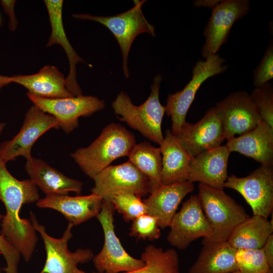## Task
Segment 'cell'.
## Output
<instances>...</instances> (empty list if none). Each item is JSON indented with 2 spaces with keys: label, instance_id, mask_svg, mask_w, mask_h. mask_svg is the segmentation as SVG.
<instances>
[{
  "label": "cell",
  "instance_id": "obj_1",
  "mask_svg": "<svg viewBox=\"0 0 273 273\" xmlns=\"http://www.w3.org/2000/svg\"><path fill=\"white\" fill-rule=\"evenodd\" d=\"M40 199L38 188L29 178L17 179L0 160V200L6 208L1 234L20 252L26 262L35 251L38 238L30 219L21 218L20 211L24 204Z\"/></svg>",
  "mask_w": 273,
  "mask_h": 273
},
{
  "label": "cell",
  "instance_id": "obj_2",
  "mask_svg": "<svg viewBox=\"0 0 273 273\" xmlns=\"http://www.w3.org/2000/svg\"><path fill=\"white\" fill-rule=\"evenodd\" d=\"M135 144L133 133L112 123L88 146L78 148L70 155L85 174L93 179L116 159L128 156Z\"/></svg>",
  "mask_w": 273,
  "mask_h": 273
},
{
  "label": "cell",
  "instance_id": "obj_3",
  "mask_svg": "<svg viewBox=\"0 0 273 273\" xmlns=\"http://www.w3.org/2000/svg\"><path fill=\"white\" fill-rule=\"evenodd\" d=\"M162 77L157 74L153 79L151 93L142 104L134 105L129 96L121 92L112 103L114 113L132 128L150 140L160 145L164 136L161 129L165 106L159 101V90Z\"/></svg>",
  "mask_w": 273,
  "mask_h": 273
},
{
  "label": "cell",
  "instance_id": "obj_4",
  "mask_svg": "<svg viewBox=\"0 0 273 273\" xmlns=\"http://www.w3.org/2000/svg\"><path fill=\"white\" fill-rule=\"evenodd\" d=\"M197 197L211 229L210 240L227 241L234 229L249 217L223 189L199 183Z\"/></svg>",
  "mask_w": 273,
  "mask_h": 273
},
{
  "label": "cell",
  "instance_id": "obj_5",
  "mask_svg": "<svg viewBox=\"0 0 273 273\" xmlns=\"http://www.w3.org/2000/svg\"><path fill=\"white\" fill-rule=\"evenodd\" d=\"M134 6L129 10L111 16H98L87 14H74L76 19L98 22L107 28L119 45L122 56V68L126 78L129 76L128 57L131 44L141 33L155 36V28L145 18L142 7L146 1H134Z\"/></svg>",
  "mask_w": 273,
  "mask_h": 273
},
{
  "label": "cell",
  "instance_id": "obj_6",
  "mask_svg": "<svg viewBox=\"0 0 273 273\" xmlns=\"http://www.w3.org/2000/svg\"><path fill=\"white\" fill-rule=\"evenodd\" d=\"M115 211L114 206L109 200H103L101 210L97 218L103 230L104 243L101 251L93 259L99 273L127 272L145 265L141 258L132 257L122 247L114 231Z\"/></svg>",
  "mask_w": 273,
  "mask_h": 273
},
{
  "label": "cell",
  "instance_id": "obj_7",
  "mask_svg": "<svg viewBox=\"0 0 273 273\" xmlns=\"http://www.w3.org/2000/svg\"><path fill=\"white\" fill-rule=\"evenodd\" d=\"M30 216L34 229L43 241L46 252L45 263L39 273H90L79 269L78 265L93 260V251L87 248H79L72 252L68 249V241L73 237V224L68 223L62 237L55 238L48 234L44 226L38 222L33 212H30Z\"/></svg>",
  "mask_w": 273,
  "mask_h": 273
},
{
  "label": "cell",
  "instance_id": "obj_8",
  "mask_svg": "<svg viewBox=\"0 0 273 273\" xmlns=\"http://www.w3.org/2000/svg\"><path fill=\"white\" fill-rule=\"evenodd\" d=\"M218 54L212 55L205 61H197L192 70V77L181 90L169 94L165 106V113L170 116L171 132L176 134L187 122V112L196 94L202 83L208 78L225 72L228 65Z\"/></svg>",
  "mask_w": 273,
  "mask_h": 273
},
{
  "label": "cell",
  "instance_id": "obj_9",
  "mask_svg": "<svg viewBox=\"0 0 273 273\" xmlns=\"http://www.w3.org/2000/svg\"><path fill=\"white\" fill-rule=\"evenodd\" d=\"M33 105L53 116L59 127L69 133L78 127V119L88 117L105 107V101L93 96H78L58 99L37 97L27 93Z\"/></svg>",
  "mask_w": 273,
  "mask_h": 273
},
{
  "label": "cell",
  "instance_id": "obj_10",
  "mask_svg": "<svg viewBox=\"0 0 273 273\" xmlns=\"http://www.w3.org/2000/svg\"><path fill=\"white\" fill-rule=\"evenodd\" d=\"M59 128L56 119L39 108L32 106L27 111L22 126L13 139L0 144V160L6 164L22 156L31 157L36 141L50 129Z\"/></svg>",
  "mask_w": 273,
  "mask_h": 273
},
{
  "label": "cell",
  "instance_id": "obj_11",
  "mask_svg": "<svg viewBox=\"0 0 273 273\" xmlns=\"http://www.w3.org/2000/svg\"><path fill=\"white\" fill-rule=\"evenodd\" d=\"M223 188L239 193L251 207L253 215L267 218L272 213V166L261 165L245 177L228 176Z\"/></svg>",
  "mask_w": 273,
  "mask_h": 273
},
{
  "label": "cell",
  "instance_id": "obj_12",
  "mask_svg": "<svg viewBox=\"0 0 273 273\" xmlns=\"http://www.w3.org/2000/svg\"><path fill=\"white\" fill-rule=\"evenodd\" d=\"M92 193L107 200L119 193H129L140 197L150 194L148 178L129 161L107 167L94 178Z\"/></svg>",
  "mask_w": 273,
  "mask_h": 273
},
{
  "label": "cell",
  "instance_id": "obj_13",
  "mask_svg": "<svg viewBox=\"0 0 273 273\" xmlns=\"http://www.w3.org/2000/svg\"><path fill=\"white\" fill-rule=\"evenodd\" d=\"M248 0H225L216 4L203 31L205 38L201 55L205 59L215 55L227 41L231 30L238 20L250 11Z\"/></svg>",
  "mask_w": 273,
  "mask_h": 273
},
{
  "label": "cell",
  "instance_id": "obj_14",
  "mask_svg": "<svg viewBox=\"0 0 273 273\" xmlns=\"http://www.w3.org/2000/svg\"><path fill=\"white\" fill-rule=\"evenodd\" d=\"M167 240L172 246L180 250L188 248L195 240L209 238L211 229L202 210L197 195H192L185 201L173 216Z\"/></svg>",
  "mask_w": 273,
  "mask_h": 273
},
{
  "label": "cell",
  "instance_id": "obj_15",
  "mask_svg": "<svg viewBox=\"0 0 273 273\" xmlns=\"http://www.w3.org/2000/svg\"><path fill=\"white\" fill-rule=\"evenodd\" d=\"M215 107L226 140L252 130L262 121L250 95L245 91L231 93Z\"/></svg>",
  "mask_w": 273,
  "mask_h": 273
},
{
  "label": "cell",
  "instance_id": "obj_16",
  "mask_svg": "<svg viewBox=\"0 0 273 273\" xmlns=\"http://www.w3.org/2000/svg\"><path fill=\"white\" fill-rule=\"evenodd\" d=\"M174 135L192 158L220 146L225 139L222 122L215 107L209 108L197 123L187 122Z\"/></svg>",
  "mask_w": 273,
  "mask_h": 273
},
{
  "label": "cell",
  "instance_id": "obj_17",
  "mask_svg": "<svg viewBox=\"0 0 273 273\" xmlns=\"http://www.w3.org/2000/svg\"><path fill=\"white\" fill-rule=\"evenodd\" d=\"M231 154L226 145L199 154L191 159L188 181L223 189L228 177V163Z\"/></svg>",
  "mask_w": 273,
  "mask_h": 273
},
{
  "label": "cell",
  "instance_id": "obj_18",
  "mask_svg": "<svg viewBox=\"0 0 273 273\" xmlns=\"http://www.w3.org/2000/svg\"><path fill=\"white\" fill-rule=\"evenodd\" d=\"M103 199L92 193L86 196L48 195L36 202V206L61 213L66 220L77 225L92 218L97 217L102 208Z\"/></svg>",
  "mask_w": 273,
  "mask_h": 273
},
{
  "label": "cell",
  "instance_id": "obj_19",
  "mask_svg": "<svg viewBox=\"0 0 273 273\" xmlns=\"http://www.w3.org/2000/svg\"><path fill=\"white\" fill-rule=\"evenodd\" d=\"M193 183L186 181L160 186L149 197L143 200L147 208V214L155 217L161 229L169 226L183 199L193 191Z\"/></svg>",
  "mask_w": 273,
  "mask_h": 273
},
{
  "label": "cell",
  "instance_id": "obj_20",
  "mask_svg": "<svg viewBox=\"0 0 273 273\" xmlns=\"http://www.w3.org/2000/svg\"><path fill=\"white\" fill-rule=\"evenodd\" d=\"M25 169L36 187L46 195L81 194L83 183L69 177L44 160L32 156L27 159Z\"/></svg>",
  "mask_w": 273,
  "mask_h": 273
},
{
  "label": "cell",
  "instance_id": "obj_21",
  "mask_svg": "<svg viewBox=\"0 0 273 273\" xmlns=\"http://www.w3.org/2000/svg\"><path fill=\"white\" fill-rule=\"evenodd\" d=\"M230 151L251 158L261 165L273 166V127L262 120L252 130L227 140Z\"/></svg>",
  "mask_w": 273,
  "mask_h": 273
},
{
  "label": "cell",
  "instance_id": "obj_22",
  "mask_svg": "<svg viewBox=\"0 0 273 273\" xmlns=\"http://www.w3.org/2000/svg\"><path fill=\"white\" fill-rule=\"evenodd\" d=\"M51 28V32L47 44V47L58 44L64 50L69 63V72L66 78V86L73 96L82 95V90L76 78V65L80 62L85 63L74 50L69 41L63 23L62 11L63 1L45 0Z\"/></svg>",
  "mask_w": 273,
  "mask_h": 273
},
{
  "label": "cell",
  "instance_id": "obj_23",
  "mask_svg": "<svg viewBox=\"0 0 273 273\" xmlns=\"http://www.w3.org/2000/svg\"><path fill=\"white\" fill-rule=\"evenodd\" d=\"M11 78L12 83L23 86L27 93L37 97L58 99L73 96L66 88L64 74L54 66L46 65L36 73L15 75Z\"/></svg>",
  "mask_w": 273,
  "mask_h": 273
},
{
  "label": "cell",
  "instance_id": "obj_24",
  "mask_svg": "<svg viewBox=\"0 0 273 273\" xmlns=\"http://www.w3.org/2000/svg\"><path fill=\"white\" fill-rule=\"evenodd\" d=\"M203 247L188 273H232L238 270L235 258L237 249L228 241L204 238Z\"/></svg>",
  "mask_w": 273,
  "mask_h": 273
},
{
  "label": "cell",
  "instance_id": "obj_25",
  "mask_svg": "<svg viewBox=\"0 0 273 273\" xmlns=\"http://www.w3.org/2000/svg\"><path fill=\"white\" fill-rule=\"evenodd\" d=\"M162 156L161 183L163 185L188 180L192 158L169 129L161 143Z\"/></svg>",
  "mask_w": 273,
  "mask_h": 273
},
{
  "label": "cell",
  "instance_id": "obj_26",
  "mask_svg": "<svg viewBox=\"0 0 273 273\" xmlns=\"http://www.w3.org/2000/svg\"><path fill=\"white\" fill-rule=\"evenodd\" d=\"M272 232V217L269 221L263 216L253 215L238 225L227 241L237 250L260 249Z\"/></svg>",
  "mask_w": 273,
  "mask_h": 273
},
{
  "label": "cell",
  "instance_id": "obj_27",
  "mask_svg": "<svg viewBox=\"0 0 273 273\" xmlns=\"http://www.w3.org/2000/svg\"><path fill=\"white\" fill-rule=\"evenodd\" d=\"M128 157V161L148 178L150 194L162 185V156L160 147L157 148L148 142H143L135 144Z\"/></svg>",
  "mask_w": 273,
  "mask_h": 273
},
{
  "label": "cell",
  "instance_id": "obj_28",
  "mask_svg": "<svg viewBox=\"0 0 273 273\" xmlns=\"http://www.w3.org/2000/svg\"><path fill=\"white\" fill-rule=\"evenodd\" d=\"M141 258L145 262L143 267L120 273H180L178 255L173 249L164 250L150 245L146 247Z\"/></svg>",
  "mask_w": 273,
  "mask_h": 273
},
{
  "label": "cell",
  "instance_id": "obj_29",
  "mask_svg": "<svg viewBox=\"0 0 273 273\" xmlns=\"http://www.w3.org/2000/svg\"><path fill=\"white\" fill-rule=\"evenodd\" d=\"M235 258L238 270L241 273H273L262 248L237 249Z\"/></svg>",
  "mask_w": 273,
  "mask_h": 273
},
{
  "label": "cell",
  "instance_id": "obj_30",
  "mask_svg": "<svg viewBox=\"0 0 273 273\" xmlns=\"http://www.w3.org/2000/svg\"><path fill=\"white\" fill-rule=\"evenodd\" d=\"M109 200L115 210L122 215L126 222L147 214V208L141 197L129 193H119L111 196Z\"/></svg>",
  "mask_w": 273,
  "mask_h": 273
},
{
  "label": "cell",
  "instance_id": "obj_31",
  "mask_svg": "<svg viewBox=\"0 0 273 273\" xmlns=\"http://www.w3.org/2000/svg\"><path fill=\"white\" fill-rule=\"evenodd\" d=\"M251 99L262 120L273 127V87L267 82L252 90Z\"/></svg>",
  "mask_w": 273,
  "mask_h": 273
},
{
  "label": "cell",
  "instance_id": "obj_32",
  "mask_svg": "<svg viewBox=\"0 0 273 273\" xmlns=\"http://www.w3.org/2000/svg\"><path fill=\"white\" fill-rule=\"evenodd\" d=\"M129 235L138 239L154 241L161 236L157 219L151 215L144 214L132 221Z\"/></svg>",
  "mask_w": 273,
  "mask_h": 273
},
{
  "label": "cell",
  "instance_id": "obj_33",
  "mask_svg": "<svg viewBox=\"0 0 273 273\" xmlns=\"http://www.w3.org/2000/svg\"><path fill=\"white\" fill-rule=\"evenodd\" d=\"M253 84L258 87L273 78V43L272 39L258 66L253 71Z\"/></svg>",
  "mask_w": 273,
  "mask_h": 273
},
{
  "label": "cell",
  "instance_id": "obj_34",
  "mask_svg": "<svg viewBox=\"0 0 273 273\" xmlns=\"http://www.w3.org/2000/svg\"><path fill=\"white\" fill-rule=\"evenodd\" d=\"M3 215L0 214V218ZM0 253L3 256L6 266L5 273H19L18 265L21 258L20 252L0 233Z\"/></svg>",
  "mask_w": 273,
  "mask_h": 273
},
{
  "label": "cell",
  "instance_id": "obj_35",
  "mask_svg": "<svg viewBox=\"0 0 273 273\" xmlns=\"http://www.w3.org/2000/svg\"><path fill=\"white\" fill-rule=\"evenodd\" d=\"M16 1L2 0L0 3L2 6L4 12L9 18V28L12 31H15L18 25V21L15 14V4Z\"/></svg>",
  "mask_w": 273,
  "mask_h": 273
},
{
  "label": "cell",
  "instance_id": "obj_36",
  "mask_svg": "<svg viewBox=\"0 0 273 273\" xmlns=\"http://www.w3.org/2000/svg\"><path fill=\"white\" fill-rule=\"evenodd\" d=\"M262 248L269 266L273 269V234L269 236Z\"/></svg>",
  "mask_w": 273,
  "mask_h": 273
},
{
  "label": "cell",
  "instance_id": "obj_37",
  "mask_svg": "<svg viewBox=\"0 0 273 273\" xmlns=\"http://www.w3.org/2000/svg\"><path fill=\"white\" fill-rule=\"evenodd\" d=\"M11 83H12L11 76L9 77L0 75V89Z\"/></svg>",
  "mask_w": 273,
  "mask_h": 273
},
{
  "label": "cell",
  "instance_id": "obj_38",
  "mask_svg": "<svg viewBox=\"0 0 273 273\" xmlns=\"http://www.w3.org/2000/svg\"><path fill=\"white\" fill-rule=\"evenodd\" d=\"M5 126V123L0 122V135L2 134Z\"/></svg>",
  "mask_w": 273,
  "mask_h": 273
},
{
  "label": "cell",
  "instance_id": "obj_39",
  "mask_svg": "<svg viewBox=\"0 0 273 273\" xmlns=\"http://www.w3.org/2000/svg\"><path fill=\"white\" fill-rule=\"evenodd\" d=\"M232 273H241L239 270H237V271H234V272H233Z\"/></svg>",
  "mask_w": 273,
  "mask_h": 273
},
{
  "label": "cell",
  "instance_id": "obj_40",
  "mask_svg": "<svg viewBox=\"0 0 273 273\" xmlns=\"http://www.w3.org/2000/svg\"><path fill=\"white\" fill-rule=\"evenodd\" d=\"M0 273H3L2 271V269H1V267H0Z\"/></svg>",
  "mask_w": 273,
  "mask_h": 273
},
{
  "label": "cell",
  "instance_id": "obj_41",
  "mask_svg": "<svg viewBox=\"0 0 273 273\" xmlns=\"http://www.w3.org/2000/svg\"><path fill=\"white\" fill-rule=\"evenodd\" d=\"M1 24V17H0V25Z\"/></svg>",
  "mask_w": 273,
  "mask_h": 273
}]
</instances>
